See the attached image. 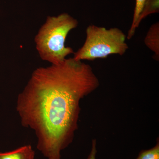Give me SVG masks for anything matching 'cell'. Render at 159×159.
<instances>
[{
	"label": "cell",
	"instance_id": "obj_1",
	"mask_svg": "<svg viewBox=\"0 0 159 159\" xmlns=\"http://www.w3.org/2000/svg\"><path fill=\"white\" fill-rule=\"evenodd\" d=\"M99 85L90 66L72 58L33 71L18 96L22 125L34 131L38 149L48 159H61L78 128L81 99Z\"/></svg>",
	"mask_w": 159,
	"mask_h": 159
},
{
	"label": "cell",
	"instance_id": "obj_2",
	"mask_svg": "<svg viewBox=\"0 0 159 159\" xmlns=\"http://www.w3.org/2000/svg\"><path fill=\"white\" fill-rule=\"evenodd\" d=\"M77 20L67 13L48 16L34 38L36 50L43 60L57 65L64 61L73 49L66 47L69 32L78 26Z\"/></svg>",
	"mask_w": 159,
	"mask_h": 159
},
{
	"label": "cell",
	"instance_id": "obj_3",
	"mask_svg": "<svg viewBox=\"0 0 159 159\" xmlns=\"http://www.w3.org/2000/svg\"><path fill=\"white\" fill-rule=\"evenodd\" d=\"M84 44L76 52L73 58L77 61H93L105 58L111 54L123 55L128 50L127 36L117 28L107 29L104 27L90 25L86 30Z\"/></svg>",
	"mask_w": 159,
	"mask_h": 159
},
{
	"label": "cell",
	"instance_id": "obj_4",
	"mask_svg": "<svg viewBox=\"0 0 159 159\" xmlns=\"http://www.w3.org/2000/svg\"><path fill=\"white\" fill-rule=\"evenodd\" d=\"M159 0H146L136 23L131 30H129L127 35V39H130L133 37L142 20L149 15L159 13Z\"/></svg>",
	"mask_w": 159,
	"mask_h": 159
},
{
	"label": "cell",
	"instance_id": "obj_5",
	"mask_svg": "<svg viewBox=\"0 0 159 159\" xmlns=\"http://www.w3.org/2000/svg\"><path fill=\"white\" fill-rule=\"evenodd\" d=\"M144 43L147 48L154 53V59L159 60V23L152 25L145 36Z\"/></svg>",
	"mask_w": 159,
	"mask_h": 159
},
{
	"label": "cell",
	"instance_id": "obj_6",
	"mask_svg": "<svg viewBox=\"0 0 159 159\" xmlns=\"http://www.w3.org/2000/svg\"><path fill=\"white\" fill-rule=\"evenodd\" d=\"M34 151L31 145L21 146L11 151L0 152V159H34Z\"/></svg>",
	"mask_w": 159,
	"mask_h": 159
},
{
	"label": "cell",
	"instance_id": "obj_7",
	"mask_svg": "<svg viewBox=\"0 0 159 159\" xmlns=\"http://www.w3.org/2000/svg\"><path fill=\"white\" fill-rule=\"evenodd\" d=\"M136 159H159V139L156 145L153 148L148 150H142L140 152Z\"/></svg>",
	"mask_w": 159,
	"mask_h": 159
},
{
	"label": "cell",
	"instance_id": "obj_8",
	"mask_svg": "<svg viewBox=\"0 0 159 159\" xmlns=\"http://www.w3.org/2000/svg\"><path fill=\"white\" fill-rule=\"evenodd\" d=\"M145 1L146 0H136V5L134 11L133 19L129 30H131L133 28L135 24L136 23L139 15L143 9Z\"/></svg>",
	"mask_w": 159,
	"mask_h": 159
},
{
	"label": "cell",
	"instance_id": "obj_9",
	"mask_svg": "<svg viewBox=\"0 0 159 159\" xmlns=\"http://www.w3.org/2000/svg\"><path fill=\"white\" fill-rule=\"evenodd\" d=\"M97 152V140L93 139L92 140V148L87 159H96Z\"/></svg>",
	"mask_w": 159,
	"mask_h": 159
}]
</instances>
